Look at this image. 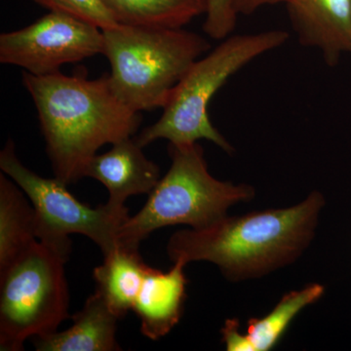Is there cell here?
Segmentation results:
<instances>
[{
    "instance_id": "7c38bea8",
    "label": "cell",
    "mask_w": 351,
    "mask_h": 351,
    "mask_svg": "<svg viewBox=\"0 0 351 351\" xmlns=\"http://www.w3.org/2000/svg\"><path fill=\"white\" fill-rule=\"evenodd\" d=\"M325 288L321 284H309L301 290L292 291L267 315L251 318L245 334L239 331L237 319H228L221 329L223 341L228 351H267L282 338L292 321L302 309L319 301Z\"/></svg>"
},
{
    "instance_id": "5bb4252c",
    "label": "cell",
    "mask_w": 351,
    "mask_h": 351,
    "mask_svg": "<svg viewBox=\"0 0 351 351\" xmlns=\"http://www.w3.org/2000/svg\"><path fill=\"white\" fill-rule=\"evenodd\" d=\"M104 257L103 263L94 269L96 291L121 319L133 311L149 267L141 257L138 247L119 245Z\"/></svg>"
},
{
    "instance_id": "277c9868",
    "label": "cell",
    "mask_w": 351,
    "mask_h": 351,
    "mask_svg": "<svg viewBox=\"0 0 351 351\" xmlns=\"http://www.w3.org/2000/svg\"><path fill=\"white\" fill-rule=\"evenodd\" d=\"M110 85L135 112L163 108L173 89L211 44L196 32L117 25L101 29Z\"/></svg>"
},
{
    "instance_id": "2e32d148",
    "label": "cell",
    "mask_w": 351,
    "mask_h": 351,
    "mask_svg": "<svg viewBox=\"0 0 351 351\" xmlns=\"http://www.w3.org/2000/svg\"><path fill=\"white\" fill-rule=\"evenodd\" d=\"M119 24L182 29L206 12V0H104Z\"/></svg>"
},
{
    "instance_id": "5b68a950",
    "label": "cell",
    "mask_w": 351,
    "mask_h": 351,
    "mask_svg": "<svg viewBox=\"0 0 351 351\" xmlns=\"http://www.w3.org/2000/svg\"><path fill=\"white\" fill-rule=\"evenodd\" d=\"M171 167L149 193L140 212L120 228L119 245L138 247L152 232L165 226L186 225L200 230L228 215L240 202L253 199L255 189L214 178L199 144H169Z\"/></svg>"
},
{
    "instance_id": "7a4b0ae2",
    "label": "cell",
    "mask_w": 351,
    "mask_h": 351,
    "mask_svg": "<svg viewBox=\"0 0 351 351\" xmlns=\"http://www.w3.org/2000/svg\"><path fill=\"white\" fill-rule=\"evenodd\" d=\"M325 198L313 191L295 206L228 216L200 230L175 232L173 263H215L233 282L260 278L301 257L313 241Z\"/></svg>"
},
{
    "instance_id": "8fae6325",
    "label": "cell",
    "mask_w": 351,
    "mask_h": 351,
    "mask_svg": "<svg viewBox=\"0 0 351 351\" xmlns=\"http://www.w3.org/2000/svg\"><path fill=\"white\" fill-rule=\"evenodd\" d=\"M186 263L177 261L167 272L149 267L133 311L141 332L152 341L169 334L181 320L186 300Z\"/></svg>"
},
{
    "instance_id": "6da1fadb",
    "label": "cell",
    "mask_w": 351,
    "mask_h": 351,
    "mask_svg": "<svg viewBox=\"0 0 351 351\" xmlns=\"http://www.w3.org/2000/svg\"><path fill=\"white\" fill-rule=\"evenodd\" d=\"M31 95L55 177L66 186L84 178L87 164L103 145L133 137L142 115L113 91L108 75L36 76L22 73Z\"/></svg>"
},
{
    "instance_id": "d6986e66",
    "label": "cell",
    "mask_w": 351,
    "mask_h": 351,
    "mask_svg": "<svg viewBox=\"0 0 351 351\" xmlns=\"http://www.w3.org/2000/svg\"><path fill=\"white\" fill-rule=\"evenodd\" d=\"M290 0H233L237 15H250L261 7L269 4L288 3Z\"/></svg>"
},
{
    "instance_id": "4fadbf2b",
    "label": "cell",
    "mask_w": 351,
    "mask_h": 351,
    "mask_svg": "<svg viewBox=\"0 0 351 351\" xmlns=\"http://www.w3.org/2000/svg\"><path fill=\"white\" fill-rule=\"evenodd\" d=\"M73 325L62 332H52L34 338L38 351H117L119 318L110 311L97 291L73 316Z\"/></svg>"
},
{
    "instance_id": "ac0fdd59",
    "label": "cell",
    "mask_w": 351,
    "mask_h": 351,
    "mask_svg": "<svg viewBox=\"0 0 351 351\" xmlns=\"http://www.w3.org/2000/svg\"><path fill=\"white\" fill-rule=\"evenodd\" d=\"M206 12L203 31L210 38L223 40L237 25V13L233 0H206Z\"/></svg>"
},
{
    "instance_id": "8992f818",
    "label": "cell",
    "mask_w": 351,
    "mask_h": 351,
    "mask_svg": "<svg viewBox=\"0 0 351 351\" xmlns=\"http://www.w3.org/2000/svg\"><path fill=\"white\" fill-rule=\"evenodd\" d=\"M68 261L36 240L0 271V350L22 351L27 339L68 319Z\"/></svg>"
},
{
    "instance_id": "e0dca14e",
    "label": "cell",
    "mask_w": 351,
    "mask_h": 351,
    "mask_svg": "<svg viewBox=\"0 0 351 351\" xmlns=\"http://www.w3.org/2000/svg\"><path fill=\"white\" fill-rule=\"evenodd\" d=\"M49 11L62 12L91 23L101 29L119 25L104 0H32Z\"/></svg>"
},
{
    "instance_id": "ba28073f",
    "label": "cell",
    "mask_w": 351,
    "mask_h": 351,
    "mask_svg": "<svg viewBox=\"0 0 351 351\" xmlns=\"http://www.w3.org/2000/svg\"><path fill=\"white\" fill-rule=\"evenodd\" d=\"M104 34L91 23L50 11L32 24L0 36V62L36 76L103 54Z\"/></svg>"
},
{
    "instance_id": "9c48e42d",
    "label": "cell",
    "mask_w": 351,
    "mask_h": 351,
    "mask_svg": "<svg viewBox=\"0 0 351 351\" xmlns=\"http://www.w3.org/2000/svg\"><path fill=\"white\" fill-rule=\"evenodd\" d=\"M288 14L300 43L317 48L329 66L351 53V0H290Z\"/></svg>"
},
{
    "instance_id": "52a82bcc",
    "label": "cell",
    "mask_w": 351,
    "mask_h": 351,
    "mask_svg": "<svg viewBox=\"0 0 351 351\" xmlns=\"http://www.w3.org/2000/svg\"><path fill=\"white\" fill-rule=\"evenodd\" d=\"M0 169L13 180L31 200L36 210L38 240L69 260V235H84L100 247L104 255L119 246V232L130 215L128 208L108 201L96 208L76 199L66 184L56 177H41L25 167L8 140L0 152Z\"/></svg>"
},
{
    "instance_id": "30bf717a",
    "label": "cell",
    "mask_w": 351,
    "mask_h": 351,
    "mask_svg": "<svg viewBox=\"0 0 351 351\" xmlns=\"http://www.w3.org/2000/svg\"><path fill=\"white\" fill-rule=\"evenodd\" d=\"M133 137L97 154L87 164L84 177L97 180L110 193L108 201L124 204L132 195H149L161 179L160 169L149 160Z\"/></svg>"
},
{
    "instance_id": "3957f363",
    "label": "cell",
    "mask_w": 351,
    "mask_h": 351,
    "mask_svg": "<svg viewBox=\"0 0 351 351\" xmlns=\"http://www.w3.org/2000/svg\"><path fill=\"white\" fill-rule=\"evenodd\" d=\"M288 32L274 29L237 34L223 39L215 49L191 64L171 93L160 119L134 137L145 147L159 138L175 145H193L207 140L226 154L234 149L210 120V101L228 80L249 63L280 47Z\"/></svg>"
},
{
    "instance_id": "9a60e30c",
    "label": "cell",
    "mask_w": 351,
    "mask_h": 351,
    "mask_svg": "<svg viewBox=\"0 0 351 351\" xmlns=\"http://www.w3.org/2000/svg\"><path fill=\"white\" fill-rule=\"evenodd\" d=\"M21 191L8 176L0 175V271L38 240L36 210Z\"/></svg>"
}]
</instances>
